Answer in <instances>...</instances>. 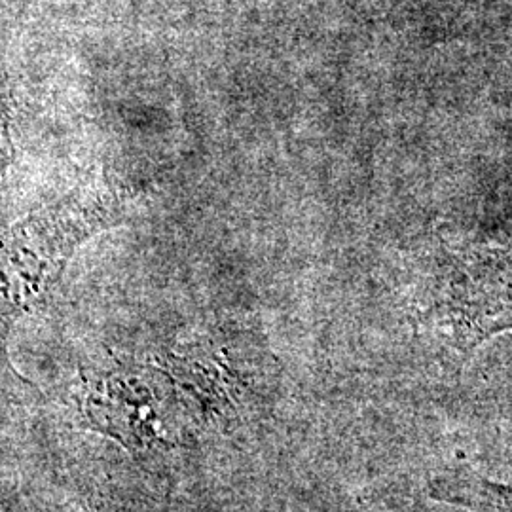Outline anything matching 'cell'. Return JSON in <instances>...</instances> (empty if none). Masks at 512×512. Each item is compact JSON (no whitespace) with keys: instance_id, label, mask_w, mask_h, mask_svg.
<instances>
[{"instance_id":"cell-1","label":"cell","mask_w":512,"mask_h":512,"mask_svg":"<svg viewBox=\"0 0 512 512\" xmlns=\"http://www.w3.org/2000/svg\"><path fill=\"white\" fill-rule=\"evenodd\" d=\"M74 399L84 427L135 458H160L192 442L167 370H93L82 376Z\"/></svg>"},{"instance_id":"cell-2","label":"cell","mask_w":512,"mask_h":512,"mask_svg":"<svg viewBox=\"0 0 512 512\" xmlns=\"http://www.w3.org/2000/svg\"><path fill=\"white\" fill-rule=\"evenodd\" d=\"M450 346L469 357L501 332H512V249L480 247L452 260L437 302Z\"/></svg>"},{"instance_id":"cell-3","label":"cell","mask_w":512,"mask_h":512,"mask_svg":"<svg viewBox=\"0 0 512 512\" xmlns=\"http://www.w3.org/2000/svg\"><path fill=\"white\" fill-rule=\"evenodd\" d=\"M429 497L471 512H512V486L478 475L469 467H450L431 478Z\"/></svg>"},{"instance_id":"cell-4","label":"cell","mask_w":512,"mask_h":512,"mask_svg":"<svg viewBox=\"0 0 512 512\" xmlns=\"http://www.w3.org/2000/svg\"><path fill=\"white\" fill-rule=\"evenodd\" d=\"M4 509L6 512H69L57 507H44L33 501H8L4 503Z\"/></svg>"}]
</instances>
